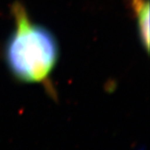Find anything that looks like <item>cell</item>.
Returning <instances> with one entry per match:
<instances>
[{"mask_svg": "<svg viewBox=\"0 0 150 150\" xmlns=\"http://www.w3.org/2000/svg\"><path fill=\"white\" fill-rule=\"evenodd\" d=\"M137 21L139 38L147 53L149 51V1L126 0Z\"/></svg>", "mask_w": 150, "mask_h": 150, "instance_id": "7a4b0ae2", "label": "cell"}, {"mask_svg": "<svg viewBox=\"0 0 150 150\" xmlns=\"http://www.w3.org/2000/svg\"><path fill=\"white\" fill-rule=\"evenodd\" d=\"M14 28L4 47V59L17 80L45 83L59 56L58 41L47 28L33 21L25 7L15 2L11 8Z\"/></svg>", "mask_w": 150, "mask_h": 150, "instance_id": "6da1fadb", "label": "cell"}]
</instances>
